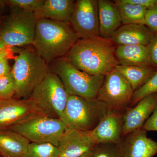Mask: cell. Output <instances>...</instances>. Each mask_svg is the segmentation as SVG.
Masks as SVG:
<instances>
[{"mask_svg":"<svg viewBox=\"0 0 157 157\" xmlns=\"http://www.w3.org/2000/svg\"><path fill=\"white\" fill-rule=\"evenodd\" d=\"M45 0H9L3 1L14 9L34 12L38 11L43 6Z\"/></svg>","mask_w":157,"mask_h":157,"instance_id":"4316f807","label":"cell"},{"mask_svg":"<svg viewBox=\"0 0 157 157\" xmlns=\"http://www.w3.org/2000/svg\"><path fill=\"white\" fill-rule=\"evenodd\" d=\"M155 93H157V70L146 82L134 91L131 105H135L144 97Z\"/></svg>","mask_w":157,"mask_h":157,"instance_id":"cb8c5ba5","label":"cell"},{"mask_svg":"<svg viewBox=\"0 0 157 157\" xmlns=\"http://www.w3.org/2000/svg\"><path fill=\"white\" fill-rule=\"evenodd\" d=\"M100 36L109 39L122 25L120 14L114 2L107 0H98Z\"/></svg>","mask_w":157,"mask_h":157,"instance_id":"e0dca14e","label":"cell"},{"mask_svg":"<svg viewBox=\"0 0 157 157\" xmlns=\"http://www.w3.org/2000/svg\"><path fill=\"white\" fill-rule=\"evenodd\" d=\"M67 128L60 119L39 115L8 129L22 135L31 143H48L58 147Z\"/></svg>","mask_w":157,"mask_h":157,"instance_id":"52a82bcc","label":"cell"},{"mask_svg":"<svg viewBox=\"0 0 157 157\" xmlns=\"http://www.w3.org/2000/svg\"><path fill=\"white\" fill-rule=\"evenodd\" d=\"M121 2L133 4L145 7L147 9L157 7V0H119Z\"/></svg>","mask_w":157,"mask_h":157,"instance_id":"1f68e13d","label":"cell"},{"mask_svg":"<svg viewBox=\"0 0 157 157\" xmlns=\"http://www.w3.org/2000/svg\"><path fill=\"white\" fill-rule=\"evenodd\" d=\"M141 128L147 132L149 131L157 132V105L151 115L146 121Z\"/></svg>","mask_w":157,"mask_h":157,"instance_id":"f546056e","label":"cell"},{"mask_svg":"<svg viewBox=\"0 0 157 157\" xmlns=\"http://www.w3.org/2000/svg\"><path fill=\"white\" fill-rule=\"evenodd\" d=\"M16 87L11 72L0 76V101L9 100L15 96Z\"/></svg>","mask_w":157,"mask_h":157,"instance_id":"d4e9b609","label":"cell"},{"mask_svg":"<svg viewBox=\"0 0 157 157\" xmlns=\"http://www.w3.org/2000/svg\"><path fill=\"white\" fill-rule=\"evenodd\" d=\"M39 115H45L29 99L0 101V129L9 128Z\"/></svg>","mask_w":157,"mask_h":157,"instance_id":"8fae6325","label":"cell"},{"mask_svg":"<svg viewBox=\"0 0 157 157\" xmlns=\"http://www.w3.org/2000/svg\"><path fill=\"white\" fill-rule=\"evenodd\" d=\"M75 2L73 0H45L42 7L34 13L37 19L45 18L70 23Z\"/></svg>","mask_w":157,"mask_h":157,"instance_id":"d6986e66","label":"cell"},{"mask_svg":"<svg viewBox=\"0 0 157 157\" xmlns=\"http://www.w3.org/2000/svg\"><path fill=\"white\" fill-rule=\"evenodd\" d=\"M1 3H2V2H1V1H0V9H1V6H2V4H1Z\"/></svg>","mask_w":157,"mask_h":157,"instance_id":"e575fe53","label":"cell"},{"mask_svg":"<svg viewBox=\"0 0 157 157\" xmlns=\"http://www.w3.org/2000/svg\"><path fill=\"white\" fill-rule=\"evenodd\" d=\"M70 23L38 19L33 46L48 64L64 57L79 39Z\"/></svg>","mask_w":157,"mask_h":157,"instance_id":"7a4b0ae2","label":"cell"},{"mask_svg":"<svg viewBox=\"0 0 157 157\" xmlns=\"http://www.w3.org/2000/svg\"><path fill=\"white\" fill-rule=\"evenodd\" d=\"M145 25L155 33H157V7L147 9Z\"/></svg>","mask_w":157,"mask_h":157,"instance_id":"83f0119b","label":"cell"},{"mask_svg":"<svg viewBox=\"0 0 157 157\" xmlns=\"http://www.w3.org/2000/svg\"><path fill=\"white\" fill-rule=\"evenodd\" d=\"M69 95L59 76L49 72L28 99L44 114L60 119Z\"/></svg>","mask_w":157,"mask_h":157,"instance_id":"8992f818","label":"cell"},{"mask_svg":"<svg viewBox=\"0 0 157 157\" xmlns=\"http://www.w3.org/2000/svg\"><path fill=\"white\" fill-rule=\"evenodd\" d=\"M120 14L123 25L138 24L145 25V14L147 8L138 5L114 1Z\"/></svg>","mask_w":157,"mask_h":157,"instance_id":"7402d4cb","label":"cell"},{"mask_svg":"<svg viewBox=\"0 0 157 157\" xmlns=\"http://www.w3.org/2000/svg\"><path fill=\"white\" fill-rule=\"evenodd\" d=\"M109 111L107 104L97 98L69 95L60 119L68 128L90 132Z\"/></svg>","mask_w":157,"mask_h":157,"instance_id":"5b68a950","label":"cell"},{"mask_svg":"<svg viewBox=\"0 0 157 157\" xmlns=\"http://www.w3.org/2000/svg\"><path fill=\"white\" fill-rule=\"evenodd\" d=\"M89 157H121L116 144L99 143L90 152Z\"/></svg>","mask_w":157,"mask_h":157,"instance_id":"484cf974","label":"cell"},{"mask_svg":"<svg viewBox=\"0 0 157 157\" xmlns=\"http://www.w3.org/2000/svg\"><path fill=\"white\" fill-rule=\"evenodd\" d=\"M30 142L25 137L9 129H0V154L3 157H24Z\"/></svg>","mask_w":157,"mask_h":157,"instance_id":"ffe728a7","label":"cell"},{"mask_svg":"<svg viewBox=\"0 0 157 157\" xmlns=\"http://www.w3.org/2000/svg\"><path fill=\"white\" fill-rule=\"evenodd\" d=\"M12 47L6 45L2 39H0V56L6 52H11L12 51Z\"/></svg>","mask_w":157,"mask_h":157,"instance_id":"d6a6232c","label":"cell"},{"mask_svg":"<svg viewBox=\"0 0 157 157\" xmlns=\"http://www.w3.org/2000/svg\"><path fill=\"white\" fill-rule=\"evenodd\" d=\"M115 56L119 65L156 67L151 61L145 45H117Z\"/></svg>","mask_w":157,"mask_h":157,"instance_id":"ac0fdd59","label":"cell"},{"mask_svg":"<svg viewBox=\"0 0 157 157\" xmlns=\"http://www.w3.org/2000/svg\"><path fill=\"white\" fill-rule=\"evenodd\" d=\"M1 23H0V35H1Z\"/></svg>","mask_w":157,"mask_h":157,"instance_id":"d590c367","label":"cell"},{"mask_svg":"<svg viewBox=\"0 0 157 157\" xmlns=\"http://www.w3.org/2000/svg\"><path fill=\"white\" fill-rule=\"evenodd\" d=\"M115 70L126 78L135 91L146 82L157 71V68L118 65Z\"/></svg>","mask_w":157,"mask_h":157,"instance_id":"44dd1931","label":"cell"},{"mask_svg":"<svg viewBox=\"0 0 157 157\" xmlns=\"http://www.w3.org/2000/svg\"><path fill=\"white\" fill-rule=\"evenodd\" d=\"M115 44L100 36L79 39L65 57L78 70L94 76H105L119 65Z\"/></svg>","mask_w":157,"mask_h":157,"instance_id":"6da1fadb","label":"cell"},{"mask_svg":"<svg viewBox=\"0 0 157 157\" xmlns=\"http://www.w3.org/2000/svg\"><path fill=\"white\" fill-rule=\"evenodd\" d=\"M49 72L59 76L69 95L95 99L104 76L91 75L73 66L65 57L48 64Z\"/></svg>","mask_w":157,"mask_h":157,"instance_id":"277c9868","label":"cell"},{"mask_svg":"<svg viewBox=\"0 0 157 157\" xmlns=\"http://www.w3.org/2000/svg\"><path fill=\"white\" fill-rule=\"evenodd\" d=\"M123 116V113L109 111L96 128L90 132L96 143L118 144L122 137Z\"/></svg>","mask_w":157,"mask_h":157,"instance_id":"9a60e30c","label":"cell"},{"mask_svg":"<svg viewBox=\"0 0 157 157\" xmlns=\"http://www.w3.org/2000/svg\"><path fill=\"white\" fill-rule=\"evenodd\" d=\"M11 52H6L0 56V76L7 75L11 73V69L8 62L9 56Z\"/></svg>","mask_w":157,"mask_h":157,"instance_id":"4dcf8cb0","label":"cell"},{"mask_svg":"<svg viewBox=\"0 0 157 157\" xmlns=\"http://www.w3.org/2000/svg\"><path fill=\"white\" fill-rule=\"evenodd\" d=\"M18 99H28L35 88L40 84L49 72L48 64L35 49L25 48L20 51L14 58L11 71Z\"/></svg>","mask_w":157,"mask_h":157,"instance_id":"3957f363","label":"cell"},{"mask_svg":"<svg viewBox=\"0 0 157 157\" xmlns=\"http://www.w3.org/2000/svg\"><path fill=\"white\" fill-rule=\"evenodd\" d=\"M157 105V93L144 97L134 107H128L124 113L122 137L141 128Z\"/></svg>","mask_w":157,"mask_h":157,"instance_id":"5bb4252c","label":"cell"},{"mask_svg":"<svg viewBox=\"0 0 157 157\" xmlns=\"http://www.w3.org/2000/svg\"><path fill=\"white\" fill-rule=\"evenodd\" d=\"M155 34L143 25H122L113 34L109 39L117 45H140L147 46Z\"/></svg>","mask_w":157,"mask_h":157,"instance_id":"2e32d148","label":"cell"},{"mask_svg":"<svg viewBox=\"0 0 157 157\" xmlns=\"http://www.w3.org/2000/svg\"><path fill=\"white\" fill-rule=\"evenodd\" d=\"M146 46L151 61L155 67L157 68V33L155 34Z\"/></svg>","mask_w":157,"mask_h":157,"instance_id":"f1b7e54d","label":"cell"},{"mask_svg":"<svg viewBox=\"0 0 157 157\" xmlns=\"http://www.w3.org/2000/svg\"><path fill=\"white\" fill-rule=\"evenodd\" d=\"M90 152V151L89 152L79 157H89Z\"/></svg>","mask_w":157,"mask_h":157,"instance_id":"836d02e7","label":"cell"},{"mask_svg":"<svg viewBox=\"0 0 157 157\" xmlns=\"http://www.w3.org/2000/svg\"><path fill=\"white\" fill-rule=\"evenodd\" d=\"M134 92L126 78L115 69L104 76L97 99L107 104L109 111L124 113L131 105Z\"/></svg>","mask_w":157,"mask_h":157,"instance_id":"9c48e42d","label":"cell"},{"mask_svg":"<svg viewBox=\"0 0 157 157\" xmlns=\"http://www.w3.org/2000/svg\"><path fill=\"white\" fill-rule=\"evenodd\" d=\"M58 147L48 143H30L24 157H59Z\"/></svg>","mask_w":157,"mask_h":157,"instance_id":"603a6c76","label":"cell"},{"mask_svg":"<svg viewBox=\"0 0 157 157\" xmlns=\"http://www.w3.org/2000/svg\"><path fill=\"white\" fill-rule=\"evenodd\" d=\"M37 21L34 12L15 9L1 27L0 39L11 47L32 45Z\"/></svg>","mask_w":157,"mask_h":157,"instance_id":"ba28073f","label":"cell"},{"mask_svg":"<svg viewBox=\"0 0 157 157\" xmlns=\"http://www.w3.org/2000/svg\"><path fill=\"white\" fill-rule=\"evenodd\" d=\"M90 132L67 128L58 148L59 157H79L91 151L96 144Z\"/></svg>","mask_w":157,"mask_h":157,"instance_id":"4fadbf2b","label":"cell"},{"mask_svg":"<svg viewBox=\"0 0 157 157\" xmlns=\"http://www.w3.org/2000/svg\"><path fill=\"white\" fill-rule=\"evenodd\" d=\"M117 146L121 157H153L157 154V141L147 137L142 128L122 137Z\"/></svg>","mask_w":157,"mask_h":157,"instance_id":"7c38bea8","label":"cell"},{"mask_svg":"<svg viewBox=\"0 0 157 157\" xmlns=\"http://www.w3.org/2000/svg\"><path fill=\"white\" fill-rule=\"evenodd\" d=\"M70 23L79 39L100 36L98 1H76Z\"/></svg>","mask_w":157,"mask_h":157,"instance_id":"30bf717a","label":"cell"}]
</instances>
